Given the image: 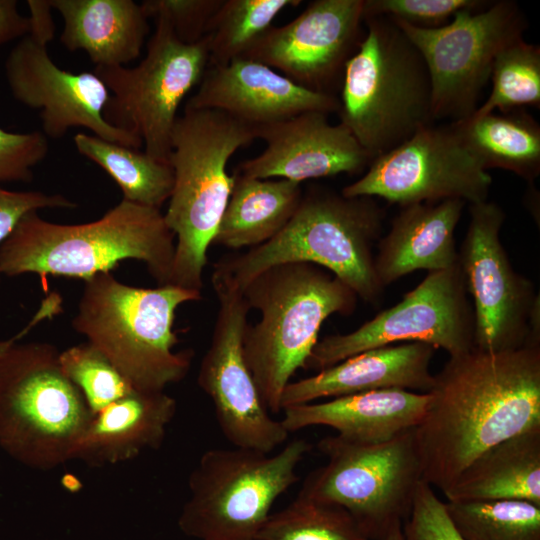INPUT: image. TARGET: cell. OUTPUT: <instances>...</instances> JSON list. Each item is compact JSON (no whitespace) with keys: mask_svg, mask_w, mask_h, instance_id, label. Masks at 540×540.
I'll return each instance as SVG.
<instances>
[{"mask_svg":"<svg viewBox=\"0 0 540 540\" xmlns=\"http://www.w3.org/2000/svg\"><path fill=\"white\" fill-rule=\"evenodd\" d=\"M257 540H369L341 507L297 495L271 513Z\"/></svg>","mask_w":540,"mask_h":540,"instance_id":"cell-33","label":"cell"},{"mask_svg":"<svg viewBox=\"0 0 540 540\" xmlns=\"http://www.w3.org/2000/svg\"><path fill=\"white\" fill-rule=\"evenodd\" d=\"M311 448L297 438L276 453L205 451L188 478L180 530L200 540H257L275 501L299 480L297 468Z\"/></svg>","mask_w":540,"mask_h":540,"instance_id":"cell-9","label":"cell"},{"mask_svg":"<svg viewBox=\"0 0 540 540\" xmlns=\"http://www.w3.org/2000/svg\"><path fill=\"white\" fill-rule=\"evenodd\" d=\"M187 109H213L254 127L305 112H338L334 94L306 89L269 66L247 58L208 66Z\"/></svg>","mask_w":540,"mask_h":540,"instance_id":"cell-20","label":"cell"},{"mask_svg":"<svg viewBox=\"0 0 540 540\" xmlns=\"http://www.w3.org/2000/svg\"><path fill=\"white\" fill-rule=\"evenodd\" d=\"M384 540H404L402 522L396 523Z\"/></svg>","mask_w":540,"mask_h":540,"instance_id":"cell-42","label":"cell"},{"mask_svg":"<svg viewBox=\"0 0 540 540\" xmlns=\"http://www.w3.org/2000/svg\"><path fill=\"white\" fill-rule=\"evenodd\" d=\"M402 533L404 540H464L453 526L445 503L424 480L417 487Z\"/></svg>","mask_w":540,"mask_h":540,"instance_id":"cell-37","label":"cell"},{"mask_svg":"<svg viewBox=\"0 0 540 540\" xmlns=\"http://www.w3.org/2000/svg\"><path fill=\"white\" fill-rule=\"evenodd\" d=\"M230 197L214 239L229 249H249L274 238L288 224L302 197L301 183L232 174Z\"/></svg>","mask_w":540,"mask_h":540,"instance_id":"cell-27","label":"cell"},{"mask_svg":"<svg viewBox=\"0 0 540 540\" xmlns=\"http://www.w3.org/2000/svg\"><path fill=\"white\" fill-rule=\"evenodd\" d=\"M366 33L342 75L339 117L374 159L433 124L423 58L397 24L364 18Z\"/></svg>","mask_w":540,"mask_h":540,"instance_id":"cell-7","label":"cell"},{"mask_svg":"<svg viewBox=\"0 0 540 540\" xmlns=\"http://www.w3.org/2000/svg\"><path fill=\"white\" fill-rule=\"evenodd\" d=\"M59 362L65 375L81 391L93 415L136 390L113 363L88 342L61 351Z\"/></svg>","mask_w":540,"mask_h":540,"instance_id":"cell-34","label":"cell"},{"mask_svg":"<svg viewBox=\"0 0 540 540\" xmlns=\"http://www.w3.org/2000/svg\"><path fill=\"white\" fill-rule=\"evenodd\" d=\"M490 78L491 93L472 114L507 112L523 106L539 107V46L527 43L523 38L509 43L496 55Z\"/></svg>","mask_w":540,"mask_h":540,"instance_id":"cell-32","label":"cell"},{"mask_svg":"<svg viewBox=\"0 0 540 540\" xmlns=\"http://www.w3.org/2000/svg\"><path fill=\"white\" fill-rule=\"evenodd\" d=\"M489 5L479 0H364V18L386 17L420 28L447 24L462 10H479Z\"/></svg>","mask_w":540,"mask_h":540,"instance_id":"cell-35","label":"cell"},{"mask_svg":"<svg viewBox=\"0 0 540 540\" xmlns=\"http://www.w3.org/2000/svg\"><path fill=\"white\" fill-rule=\"evenodd\" d=\"M394 22L425 62L433 122L459 121L477 109L496 55L523 38L527 27L519 5L510 0L496 1L479 10H462L437 28Z\"/></svg>","mask_w":540,"mask_h":540,"instance_id":"cell-12","label":"cell"},{"mask_svg":"<svg viewBox=\"0 0 540 540\" xmlns=\"http://www.w3.org/2000/svg\"><path fill=\"white\" fill-rule=\"evenodd\" d=\"M59 353L50 343L19 341L0 359V448L41 471L74 460L93 416Z\"/></svg>","mask_w":540,"mask_h":540,"instance_id":"cell-8","label":"cell"},{"mask_svg":"<svg viewBox=\"0 0 540 540\" xmlns=\"http://www.w3.org/2000/svg\"><path fill=\"white\" fill-rule=\"evenodd\" d=\"M201 291L172 284L142 288L111 272L84 281L73 329L101 351L134 389L160 392L188 374L193 351H175L176 311Z\"/></svg>","mask_w":540,"mask_h":540,"instance_id":"cell-4","label":"cell"},{"mask_svg":"<svg viewBox=\"0 0 540 540\" xmlns=\"http://www.w3.org/2000/svg\"><path fill=\"white\" fill-rule=\"evenodd\" d=\"M75 207L77 203L62 194L13 191L0 186V245L27 213L45 208L72 209Z\"/></svg>","mask_w":540,"mask_h":540,"instance_id":"cell-39","label":"cell"},{"mask_svg":"<svg viewBox=\"0 0 540 540\" xmlns=\"http://www.w3.org/2000/svg\"><path fill=\"white\" fill-rule=\"evenodd\" d=\"M218 312L197 383L210 398L218 426L233 447L272 453L289 437L267 410L243 353L250 311L240 290L212 273Z\"/></svg>","mask_w":540,"mask_h":540,"instance_id":"cell-17","label":"cell"},{"mask_svg":"<svg viewBox=\"0 0 540 540\" xmlns=\"http://www.w3.org/2000/svg\"><path fill=\"white\" fill-rule=\"evenodd\" d=\"M383 218V210L371 197L311 189L280 233L244 253L221 258L212 273L241 291L272 266L311 263L331 272L357 297L375 304L384 288L375 273L372 250L381 236Z\"/></svg>","mask_w":540,"mask_h":540,"instance_id":"cell-5","label":"cell"},{"mask_svg":"<svg viewBox=\"0 0 540 540\" xmlns=\"http://www.w3.org/2000/svg\"><path fill=\"white\" fill-rule=\"evenodd\" d=\"M175 236L160 209L121 200L101 218L76 225L24 215L0 245V276L38 274L83 281L111 272L127 259L141 261L158 285L171 283Z\"/></svg>","mask_w":540,"mask_h":540,"instance_id":"cell-2","label":"cell"},{"mask_svg":"<svg viewBox=\"0 0 540 540\" xmlns=\"http://www.w3.org/2000/svg\"><path fill=\"white\" fill-rule=\"evenodd\" d=\"M491 184V175L450 123L430 124L375 157L366 172L341 194L380 197L400 206L447 199L470 205L487 201Z\"/></svg>","mask_w":540,"mask_h":540,"instance_id":"cell-16","label":"cell"},{"mask_svg":"<svg viewBox=\"0 0 540 540\" xmlns=\"http://www.w3.org/2000/svg\"><path fill=\"white\" fill-rule=\"evenodd\" d=\"M449 123L484 169H505L529 182L539 175L540 126L525 110L472 114Z\"/></svg>","mask_w":540,"mask_h":540,"instance_id":"cell-28","label":"cell"},{"mask_svg":"<svg viewBox=\"0 0 540 540\" xmlns=\"http://www.w3.org/2000/svg\"><path fill=\"white\" fill-rule=\"evenodd\" d=\"M48 149L41 131L16 133L0 128V182H30Z\"/></svg>","mask_w":540,"mask_h":540,"instance_id":"cell-38","label":"cell"},{"mask_svg":"<svg viewBox=\"0 0 540 540\" xmlns=\"http://www.w3.org/2000/svg\"><path fill=\"white\" fill-rule=\"evenodd\" d=\"M176 410V400L165 391L133 390L92 416L74 460L101 467L158 449Z\"/></svg>","mask_w":540,"mask_h":540,"instance_id":"cell-24","label":"cell"},{"mask_svg":"<svg viewBox=\"0 0 540 540\" xmlns=\"http://www.w3.org/2000/svg\"><path fill=\"white\" fill-rule=\"evenodd\" d=\"M466 204L460 199H447L401 206L374 256L381 286L414 271L434 272L455 266V230Z\"/></svg>","mask_w":540,"mask_h":540,"instance_id":"cell-23","label":"cell"},{"mask_svg":"<svg viewBox=\"0 0 540 540\" xmlns=\"http://www.w3.org/2000/svg\"><path fill=\"white\" fill-rule=\"evenodd\" d=\"M31 29L10 50L4 64L12 96L24 106L39 111L42 132L58 139L73 127H83L95 136L140 149L142 140L110 125L103 116L110 93L93 72L71 73L50 58L47 44L55 25L48 0H28Z\"/></svg>","mask_w":540,"mask_h":540,"instance_id":"cell-14","label":"cell"},{"mask_svg":"<svg viewBox=\"0 0 540 540\" xmlns=\"http://www.w3.org/2000/svg\"><path fill=\"white\" fill-rule=\"evenodd\" d=\"M435 350L427 343L407 342L363 351L315 375L291 381L282 395V410L379 389L427 393L434 381L429 366Z\"/></svg>","mask_w":540,"mask_h":540,"instance_id":"cell-21","label":"cell"},{"mask_svg":"<svg viewBox=\"0 0 540 540\" xmlns=\"http://www.w3.org/2000/svg\"><path fill=\"white\" fill-rule=\"evenodd\" d=\"M464 540H540V506L523 500L447 501Z\"/></svg>","mask_w":540,"mask_h":540,"instance_id":"cell-31","label":"cell"},{"mask_svg":"<svg viewBox=\"0 0 540 540\" xmlns=\"http://www.w3.org/2000/svg\"><path fill=\"white\" fill-rule=\"evenodd\" d=\"M444 495L448 501L523 500L540 506V426L482 453Z\"/></svg>","mask_w":540,"mask_h":540,"instance_id":"cell-26","label":"cell"},{"mask_svg":"<svg viewBox=\"0 0 540 540\" xmlns=\"http://www.w3.org/2000/svg\"><path fill=\"white\" fill-rule=\"evenodd\" d=\"M266 143L262 153L241 162L235 171L252 178H284L302 183L341 173L363 172L373 158L342 124L328 114L305 112L257 127Z\"/></svg>","mask_w":540,"mask_h":540,"instance_id":"cell-19","label":"cell"},{"mask_svg":"<svg viewBox=\"0 0 540 540\" xmlns=\"http://www.w3.org/2000/svg\"><path fill=\"white\" fill-rule=\"evenodd\" d=\"M363 9L364 0L312 1L289 23L269 27L241 58L263 63L306 89L333 94L364 36Z\"/></svg>","mask_w":540,"mask_h":540,"instance_id":"cell-18","label":"cell"},{"mask_svg":"<svg viewBox=\"0 0 540 540\" xmlns=\"http://www.w3.org/2000/svg\"><path fill=\"white\" fill-rule=\"evenodd\" d=\"M257 128L213 109H187L175 121L169 163L174 184L164 220L175 236L172 285L201 291L208 249L231 194L227 162L257 139Z\"/></svg>","mask_w":540,"mask_h":540,"instance_id":"cell-6","label":"cell"},{"mask_svg":"<svg viewBox=\"0 0 540 540\" xmlns=\"http://www.w3.org/2000/svg\"><path fill=\"white\" fill-rule=\"evenodd\" d=\"M62 297L56 292L48 294L42 301L37 312L29 322L14 336L0 339V359L16 342L21 341L33 328L41 322L51 319L62 312Z\"/></svg>","mask_w":540,"mask_h":540,"instance_id":"cell-41","label":"cell"},{"mask_svg":"<svg viewBox=\"0 0 540 540\" xmlns=\"http://www.w3.org/2000/svg\"><path fill=\"white\" fill-rule=\"evenodd\" d=\"M151 18L155 29L137 66H95L93 73L110 93L103 110L105 120L139 137L151 157L169 162L177 111L201 82L209 51L205 38L186 44L163 15Z\"/></svg>","mask_w":540,"mask_h":540,"instance_id":"cell-11","label":"cell"},{"mask_svg":"<svg viewBox=\"0 0 540 540\" xmlns=\"http://www.w3.org/2000/svg\"><path fill=\"white\" fill-rule=\"evenodd\" d=\"M223 0H146L141 4L148 16L163 15L176 37L195 44L206 36L210 21Z\"/></svg>","mask_w":540,"mask_h":540,"instance_id":"cell-36","label":"cell"},{"mask_svg":"<svg viewBox=\"0 0 540 540\" xmlns=\"http://www.w3.org/2000/svg\"><path fill=\"white\" fill-rule=\"evenodd\" d=\"M396 342H422L449 357L474 348V312L457 263L428 272L403 299L356 330L318 340L306 368L322 370L363 351Z\"/></svg>","mask_w":540,"mask_h":540,"instance_id":"cell-15","label":"cell"},{"mask_svg":"<svg viewBox=\"0 0 540 540\" xmlns=\"http://www.w3.org/2000/svg\"><path fill=\"white\" fill-rule=\"evenodd\" d=\"M427 393L414 437L422 479L444 493L482 453L540 426V343L450 357Z\"/></svg>","mask_w":540,"mask_h":540,"instance_id":"cell-1","label":"cell"},{"mask_svg":"<svg viewBox=\"0 0 540 540\" xmlns=\"http://www.w3.org/2000/svg\"><path fill=\"white\" fill-rule=\"evenodd\" d=\"M30 29V17L18 11L16 0H0V45L22 38Z\"/></svg>","mask_w":540,"mask_h":540,"instance_id":"cell-40","label":"cell"},{"mask_svg":"<svg viewBox=\"0 0 540 540\" xmlns=\"http://www.w3.org/2000/svg\"><path fill=\"white\" fill-rule=\"evenodd\" d=\"M428 402V393L379 389L284 408L281 422L289 434L328 426L346 440L377 444L415 428Z\"/></svg>","mask_w":540,"mask_h":540,"instance_id":"cell-22","label":"cell"},{"mask_svg":"<svg viewBox=\"0 0 540 540\" xmlns=\"http://www.w3.org/2000/svg\"><path fill=\"white\" fill-rule=\"evenodd\" d=\"M300 0H223L204 37L208 66H221L241 58L285 8Z\"/></svg>","mask_w":540,"mask_h":540,"instance_id":"cell-30","label":"cell"},{"mask_svg":"<svg viewBox=\"0 0 540 540\" xmlns=\"http://www.w3.org/2000/svg\"><path fill=\"white\" fill-rule=\"evenodd\" d=\"M469 216L458 263L474 302V348L497 353L540 343L539 295L500 241L505 212L487 200L470 204Z\"/></svg>","mask_w":540,"mask_h":540,"instance_id":"cell-13","label":"cell"},{"mask_svg":"<svg viewBox=\"0 0 540 540\" xmlns=\"http://www.w3.org/2000/svg\"><path fill=\"white\" fill-rule=\"evenodd\" d=\"M249 307L259 312L243 336L246 364L263 404L273 415L282 412L286 386L318 342L323 322L348 315L357 295L328 270L311 263L272 266L242 290Z\"/></svg>","mask_w":540,"mask_h":540,"instance_id":"cell-3","label":"cell"},{"mask_svg":"<svg viewBox=\"0 0 540 540\" xmlns=\"http://www.w3.org/2000/svg\"><path fill=\"white\" fill-rule=\"evenodd\" d=\"M73 142L81 155L96 163L116 182L123 200L157 209L169 200L174 184L169 162L87 133H77Z\"/></svg>","mask_w":540,"mask_h":540,"instance_id":"cell-29","label":"cell"},{"mask_svg":"<svg viewBox=\"0 0 540 540\" xmlns=\"http://www.w3.org/2000/svg\"><path fill=\"white\" fill-rule=\"evenodd\" d=\"M317 447L327 462L306 476L297 495L341 507L369 540H384L408 518L423 480L414 428L377 444L336 434Z\"/></svg>","mask_w":540,"mask_h":540,"instance_id":"cell-10","label":"cell"},{"mask_svg":"<svg viewBox=\"0 0 540 540\" xmlns=\"http://www.w3.org/2000/svg\"><path fill=\"white\" fill-rule=\"evenodd\" d=\"M62 16L60 42L84 50L95 66H124L139 57L148 16L133 0H48Z\"/></svg>","mask_w":540,"mask_h":540,"instance_id":"cell-25","label":"cell"}]
</instances>
